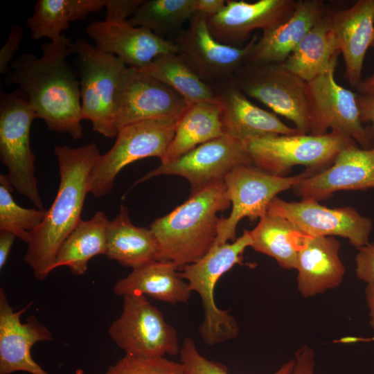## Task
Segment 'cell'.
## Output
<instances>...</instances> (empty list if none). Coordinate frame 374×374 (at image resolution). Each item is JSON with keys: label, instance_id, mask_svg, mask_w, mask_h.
Returning <instances> with one entry per match:
<instances>
[{"label": "cell", "instance_id": "obj_43", "mask_svg": "<svg viewBox=\"0 0 374 374\" xmlns=\"http://www.w3.org/2000/svg\"><path fill=\"white\" fill-rule=\"evenodd\" d=\"M16 235L6 231H0V269L1 270L9 256Z\"/></svg>", "mask_w": 374, "mask_h": 374}, {"label": "cell", "instance_id": "obj_39", "mask_svg": "<svg viewBox=\"0 0 374 374\" xmlns=\"http://www.w3.org/2000/svg\"><path fill=\"white\" fill-rule=\"evenodd\" d=\"M23 37V30L19 25H13L7 41L0 50V73L6 75L12 60L18 50Z\"/></svg>", "mask_w": 374, "mask_h": 374}, {"label": "cell", "instance_id": "obj_19", "mask_svg": "<svg viewBox=\"0 0 374 374\" xmlns=\"http://www.w3.org/2000/svg\"><path fill=\"white\" fill-rule=\"evenodd\" d=\"M86 33L99 50L114 55L133 69L148 67L159 55L179 53L170 39H163L148 28L132 26L127 21H92Z\"/></svg>", "mask_w": 374, "mask_h": 374}, {"label": "cell", "instance_id": "obj_14", "mask_svg": "<svg viewBox=\"0 0 374 374\" xmlns=\"http://www.w3.org/2000/svg\"><path fill=\"white\" fill-rule=\"evenodd\" d=\"M242 165H253L244 141L224 134L197 146L172 162L160 164L136 181L134 185L157 176L177 175L189 181L191 193H194L224 181L234 168Z\"/></svg>", "mask_w": 374, "mask_h": 374}, {"label": "cell", "instance_id": "obj_32", "mask_svg": "<svg viewBox=\"0 0 374 374\" xmlns=\"http://www.w3.org/2000/svg\"><path fill=\"white\" fill-rule=\"evenodd\" d=\"M139 70L172 87L188 105L217 100L213 87L202 80L178 53L159 55L148 67Z\"/></svg>", "mask_w": 374, "mask_h": 374}, {"label": "cell", "instance_id": "obj_25", "mask_svg": "<svg viewBox=\"0 0 374 374\" xmlns=\"http://www.w3.org/2000/svg\"><path fill=\"white\" fill-rule=\"evenodd\" d=\"M330 9L317 21L283 62L286 69L308 82L335 69L340 53Z\"/></svg>", "mask_w": 374, "mask_h": 374}, {"label": "cell", "instance_id": "obj_41", "mask_svg": "<svg viewBox=\"0 0 374 374\" xmlns=\"http://www.w3.org/2000/svg\"><path fill=\"white\" fill-rule=\"evenodd\" d=\"M357 100L361 121L363 123H371V127L374 132V95L357 93Z\"/></svg>", "mask_w": 374, "mask_h": 374}, {"label": "cell", "instance_id": "obj_23", "mask_svg": "<svg viewBox=\"0 0 374 374\" xmlns=\"http://www.w3.org/2000/svg\"><path fill=\"white\" fill-rule=\"evenodd\" d=\"M339 242L332 236L307 235L297 257V289L305 297H312L339 287L345 267L340 258Z\"/></svg>", "mask_w": 374, "mask_h": 374}, {"label": "cell", "instance_id": "obj_29", "mask_svg": "<svg viewBox=\"0 0 374 374\" xmlns=\"http://www.w3.org/2000/svg\"><path fill=\"white\" fill-rule=\"evenodd\" d=\"M109 223L103 211L87 220H81L60 248L53 269L64 266L74 275H83L90 259L106 254Z\"/></svg>", "mask_w": 374, "mask_h": 374}, {"label": "cell", "instance_id": "obj_18", "mask_svg": "<svg viewBox=\"0 0 374 374\" xmlns=\"http://www.w3.org/2000/svg\"><path fill=\"white\" fill-rule=\"evenodd\" d=\"M374 188V146L359 148L353 141L328 168L305 177L293 189L302 199H326L339 190Z\"/></svg>", "mask_w": 374, "mask_h": 374}, {"label": "cell", "instance_id": "obj_33", "mask_svg": "<svg viewBox=\"0 0 374 374\" xmlns=\"http://www.w3.org/2000/svg\"><path fill=\"white\" fill-rule=\"evenodd\" d=\"M195 12V0H143L127 21L132 26L148 28L163 39L170 37L172 40Z\"/></svg>", "mask_w": 374, "mask_h": 374}, {"label": "cell", "instance_id": "obj_12", "mask_svg": "<svg viewBox=\"0 0 374 374\" xmlns=\"http://www.w3.org/2000/svg\"><path fill=\"white\" fill-rule=\"evenodd\" d=\"M332 69L307 82L310 114V134L321 135L328 130L353 139L362 148L374 146V132L361 121L357 93L339 84Z\"/></svg>", "mask_w": 374, "mask_h": 374}, {"label": "cell", "instance_id": "obj_22", "mask_svg": "<svg viewBox=\"0 0 374 374\" xmlns=\"http://www.w3.org/2000/svg\"><path fill=\"white\" fill-rule=\"evenodd\" d=\"M332 27L345 62V78L357 88L366 51L374 38V0H358L342 10L330 9Z\"/></svg>", "mask_w": 374, "mask_h": 374}, {"label": "cell", "instance_id": "obj_4", "mask_svg": "<svg viewBox=\"0 0 374 374\" xmlns=\"http://www.w3.org/2000/svg\"><path fill=\"white\" fill-rule=\"evenodd\" d=\"M250 231L231 243L213 247L202 259L186 265L180 273L192 292L199 294L204 311V319L199 326V333L204 342L213 346L235 338L239 326L229 311L218 308L215 302L214 290L220 278L235 265H242V254L251 247Z\"/></svg>", "mask_w": 374, "mask_h": 374}, {"label": "cell", "instance_id": "obj_13", "mask_svg": "<svg viewBox=\"0 0 374 374\" xmlns=\"http://www.w3.org/2000/svg\"><path fill=\"white\" fill-rule=\"evenodd\" d=\"M253 36L242 48L233 47L217 41L207 25V16L195 12L188 25L171 41L189 67L211 86L230 80L245 63L253 45Z\"/></svg>", "mask_w": 374, "mask_h": 374}, {"label": "cell", "instance_id": "obj_8", "mask_svg": "<svg viewBox=\"0 0 374 374\" xmlns=\"http://www.w3.org/2000/svg\"><path fill=\"white\" fill-rule=\"evenodd\" d=\"M35 118L36 114L21 92L1 93L0 159L8 169L6 178L12 189L42 209L35 175L36 158L30 144V127Z\"/></svg>", "mask_w": 374, "mask_h": 374}, {"label": "cell", "instance_id": "obj_3", "mask_svg": "<svg viewBox=\"0 0 374 374\" xmlns=\"http://www.w3.org/2000/svg\"><path fill=\"white\" fill-rule=\"evenodd\" d=\"M231 205L224 182L191 193L188 199L150 226L159 246L158 261L178 269L196 262L213 247L220 217Z\"/></svg>", "mask_w": 374, "mask_h": 374}, {"label": "cell", "instance_id": "obj_34", "mask_svg": "<svg viewBox=\"0 0 374 374\" xmlns=\"http://www.w3.org/2000/svg\"><path fill=\"white\" fill-rule=\"evenodd\" d=\"M12 190L6 175H1L0 231L12 233L28 244L32 234L43 221L46 210L21 207L13 199Z\"/></svg>", "mask_w": 374, "mask_h": 374}, {"label": "cell", "instance_id": "obj_1", "mask_svg": "<svg viewBox=\"0 0 374 374\" xmlns=\"http://www.w3.org/2000/svg\"><path fill=\"white\" fill-rule=\"evenodd\" d=\"M64 34L56 42L42 45V55L26 53L12 62L6 82L17 84L37 118L47 127L66 133L73 139L82 136L80 82L66 57L73 53Z\"/></svg>", "mask_w": 374, "mask_h": 374}, {"label": "cell", "instance_id": "obj_20", "mask_svg": "<svg viewBox=\"0 0 374 374\" xmlns=\"http://www.w3.org/2000/svg\"><path fill=\"white\" fill-rule=\"evenodd\" d=\"M32 305L15 311L4 290L0 288V374L17 371L30 374H48L33 359L32 346L38 341L53 339L52 333L35 316L22 323L20 317Z\"/></svg>", "mask_w": 374, "mask_h": 374}, {"label": "cell", "instance_id": "obj_24", "mask_svg": "<svg viewBox=\"0 0 374 374\" xmlns=\"http://www.w3.org/2000/svg\"><path fill=\"white\" fill-rule=\"evenodd\" d=\"M328 8L321 0H298L292 15L253 45L245 63H283Z\"/></svg>", "mask_w": 374, "mask_h": 374}, {"label": "cell", "instance_id": "obj_28", "mask_svg": "<svg viewBox=\"0 0 374 374\" xmlns=\"http://www.w3.org/2000/svg\"><path fill=\"white\" fill-rule=\"evenodd\" d=\"M222 114L218 100L189 105L179 118L161 164L172 162L197 146L223 136Z\"/></svg>", "mask_w": 374, "mask_h": 374}, {"label": "cell", "instance_id": "obj_37", "mask_svg": "<svg viewBox=\"0 0 374 374\" xmlns=\"http://www.w3.org/2000/svg\"><path fill=\"white\" fill-rule=\"evenodd\" d=\"M143 0H106L105 20L127 21L136 12Z\"/></svg>", "mask_w": 374, "mask_h": 374}, {"label": "cell", "instance_id": "obj_6", "mask_svg": "<svg viewBox=\"0 0 374 374\" xmlns=\"http://www.w3.org/2000/svg\"><path fill=\"white\" fill-rule=\"evenodd\" d=\"M180 116L150 118L121 127L114 145L100 155L91 170L89 193L96 197L109 194L118 174L136 161L152 157L161 160Z\"/></svg>", "mask_w": 374, "mask_h": 374}, {"label": "cell", "instance_id": "obj_35", "mask_svg": "<svg viewBox=\"0 0 374 374\" xmlns=\"http://www.w3.org/2000/svg\"><path fill=\"white\" fill-rule=\"evenodd\" d=\"M105 374H185L180 362L164 357L142 358L125 355Z\"/></svg>", "mask_w": 374, "mask_h": 374}, {"label": "cell", "instance_id": "obj_15", "mask_svg": "<svg viewBox=\"0 0 374 374\" xmlns=\"http://www.w3.org/2000/svg\"><path fill=\"white\" fill-rule=\"evenodd\" d=\"M267 212L287 219L305 235L343 237L357 249L369 243L373 226L372 220L353 207L328 208L312 199L287 202L276 197Z\"/></svg>", "mask_w": 374, "mask_h": 374}, {"label": "cell", "instance_id": "obj_17", "mask_svg": "<svg viewBox=\"0 0 374 374\" xmlns=\"http://www.w3.org/2000/svg\"><path fill=\"white\" fill-rule=\"evenodd\" d=\"M297 3L298 0H227L221 11L207 17L208 28L219 42L242 48L252 31L260 29L266 33L288 19Z\"/></svg>", "mask_w": 374, "mask_h": 374}, {"label": "cell", "instance_id": "obj_36", "mask_svg": "<svg viewBox=\"0 0 374 374\" xmlns=\"http://www.w3.org/2000/svg\"><path fill=\"white\" fill-rule=\"evenodd\" d=\"M180 363L185 374H229L224 365L204 357L197 350L195 341L186 337L180 349ZM294 364V359L283 364L271 374H289Z\"/></svg>", "mask_w": 374, "mask_h": 374}, {"label": "cell", "instance_id": "obj_44", "mask_svg": "<svg viewBox=\"0 0 374 374\" xmlns=\"http://www.w3.org/2000/svg\"><path fill=\"white\" fill-rule=\"evenodd\" d=\"M364 293L369 311V323L371 327L374 329V284L366 285Z\"/></svg>", "mask_w": 374, "mask_h": 374}, {"label": "cell", "instance_id": "obj_38", "mask_svg": "<svg viewBox=\"0 0 374 374\" xmlns=\"http://www.w3.org/2000/svg\"><path fill=\"white\" fill-rule=\"evenodd\" d=\"M358 249L355 256L356 276L366 285L374 284V242Z\"/></svg>", "mask_w": 374, "mask_h": 374}, {"label": "cell", "instance_id": "obj_46", "mask_svg": "<svg viewBox=\"0 0 374 374\" xmlns=\"http://www.w3.org/2000/svg\"><path fill=\"white\" fill-rule=\"evenodd\" d=\"M371 47H372L374 49V38H373V39L372 41ZM371 78H374V71H373V73L372 75L371 76Z\"/></svg>", "mask_w": 374, "mask_h": 374}, {"label": "cell", "instance_id": "obj_26", "mask_svg": "<svg viewBox=\"0 0 374 374\" xmlns=\"http://www.w3.org/2000/svg\"><path fill=\"white\" fill-rule=\"evenodd\" d=\"M170 262L154 260L132 269L113 287L116 295L139 294L175 305L188 302L192 291L188 283Z\"/></svg>", "mask_w": 374, "mask_h": 374}, {"label": "cell", "instance_id": "obj_5", "mask_svg": "<svg viewBox=\"0 0 374 374\" xmlns=\"http://www.w3.org/2000/svg\"><path fill=\"white\" fill-rule=\"evenodd\" d=\"M71 49L78 55L82 120L91 123L93 132L107 138L116 136V99L127 66L82 38L72 44Z\"/></svg>", "mask_w": 374, "mask_h": 374}, {"label": "cell", "instance_id": "obj_40", "mask_svg": "<svg viewBox=\"0 0 374 374\" xmlns=\"http://www.w3.org/2000/svg\"><path fill=\"white\" fill-rule=\"evenodd\" d=\"M294 364L289 374H316L313 350L305 345L295 353Z\"/></svg>", "mask_w": 374, "mask_h": 374}, {"label": "cell", "instance_id": "obj_7", "mask_svg": "<svg viewBox=\"0 0 374 374\" xmlns=\"http://www.w3.org/2000/svg\"><path fill=\"white\" fill-rule=\"evenodd\" d=\"M354 140L338 131L321 135L296 134L249 139L244 141L253 164L277 176H285L295 166L319 172L332 164Z\"/></svg>", "mask_w": 374, "mask_h": 374}, {"label": "cell", "instance_id": "obj_9", "mask_svg": "<svg viewBox=\"0 0 374 374\" xmlns=\"http://www.w3.org/2000/svg\"><path fill=\"white\" fill-rule=\"evenodd\" d=\"M231 80L247 97L292 121L300 134L310 133L307 82L283 63H246Z\"/></svg>", "mask_w": 374, "mask_h": 374}, {"label": "cell", "instance_id": "obj_42", "mask_svg": "<svg viewBox=\"0 0 374 374\" xmlns=\"http://www.w3.org/2000/svg\"><path fill=\"white\" fill-rule=\"evenodd\" d=\"M224 0H195L196 12L211 17L221 11L225 6Z\"/></svg>", "mask_w": 374, "mask_h": 374}, {"label": "cell", "instance_id": "obj_10", "mask_svg": "<svg viewBox=\"0 0 374 374\" xmlns=\"http://www.w3.org/2000/svg\"><path fill=\"white\" fill-rule=\"evenodd\" d=\"M314 173L307 169L299 175L286 177L268 173L254 165L234 168L224 180L232 206L231 212L227 217H220L213 247L224 244L229 240L235 241L236 228L242 218L260 219L267 213L269 204L277 194L294 188Z\"/></svg>", "mask_w": 374, "mask_h": 374}, {"label": "cell", "instance_id": "obj_27", "mask_svg": "<svg viewBox=\"0 0 374 374\" xmlns=\"http://www.w3.org/2000/svg\"><path fill=\"white\" fill-rule=\"evenodd\" d=\"M128 214L121 204L118 214L109 220L105 256L135 269L157 260L159 246L150 229L135 226Z\"/></svg>", "mask_w": 374, "mask_h": 374}, {"label": "cell", "instance_id": "obj_45", "mask_svg": "<svg viewBox=\"0 0 374 374\" xmlns=\"http://www.w3.org/2000/svg\"><path fill=\"white\" fill-rule=\"evenodd\" d=\"M357 90L359 94L374 95V78L370 77L362 80Z\"/></svg>", "mask_w": 374, "mask_h": 374}, {"label": "cell", "instance_id": "obj_31", "mask_svg": "<svg viewBox=\"0 0 374 374\" xmlns=\"http://www.w3.org/2000/svg\"><path fill=\"white\" fill-rule=\"evenodd\" d=\"M106 0H39L26 26L33 39L48 38L57 42L71 21L84 19L105 6Z\"/></svg>", "mask_w": 374, "mask_h": 374}, {"label": "cell", "instance_id": "obj_21", "mask_svg": "<svg viewBox=\"0 0 374 374\" xmlns=\"http://www.w3.org/2000/svg\"><path fill=\"white\" fill-rule=\"evenodd\" d=\"M222 106L224 134L244 141L249 139L300 134L274 113L251 103L230 80L212 86Z\"/></svg>", "mask_w": 374, "mask_h": 374}, {"label": "cell", "instance_id": "obj_30", "mask_svg": "<svg viewBox=\"0 0 374 374\" xmlns=\"http://www.w3.org/2000/svg\"><path fill=\"white\" fill-rule=\"evenodd\" d=\"M255 251L273 258L283 268H296L299 251L307 236L287 219L267 213L250 231Z\"/></svg>", "mask_w": 374, "mask_h": 374}, {"label": "cell", "instance_id": "obj_2", "mask_svg": "<svg viewBox=\"0 0 374 374\" xmlns=\"http://www.w3.org/2000/svg\"><path fill=\"white\" fill-rule=\"evenodd\" d=\"M54 152L59 168L58 189L43 221L32 234L24 258L38 280L54 270L60 248L82 220L91 172L100 155L95 143L77 148L57 145Z\"/></svg>", "mask_w": 374, "mask_h": 374}, {"label": "cell", "instance_id": "obj_11", "mask_svg": "<svg viewBox=\"0 0 374 374\" xmlns=\"http://www.w3.org/2000/svg\"><path fill=\"white\" fill-rule=\"evenodd\" d=\"M120 317L108 328L112 340L125 355L155 358L177 355L179 351L175 328L162 312L139 294L123 296Z\"/></svg>", "mask_w": 374, "mask_h": 374}, {"label": "cell", "instance_id": "obj_16", "mask_svg": "<svg viewBox=\"0 0 374 374\" xmlns=\"http://www.w3.org/2000/svg\"><path fill=\"white\" fill-rule=\"evenodd\" d=\"M184 98L170 86L148 73L126 67L116 99V125L159 117L180 116L188 107Z\"/></svg>", "mask_w": 374, "mask_h": 374}]
</instances>
